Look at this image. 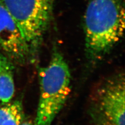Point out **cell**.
<instances>
[{
	"label": "cell",
	"mask_w": 125,
	"mask_h": 125,
	"mask_svg": "<svg viewBox=\"0 0 125 125\" xmlns=\"http://www.w3.org/2000/svg\"><path fill=\"white\" fill-rule=\"evenodd\" d=\"M0 49L11 62L21 65L32 62L37 56L2 0H0Z\"/></svg>",
	"instance_id": "obj_5"
},
{
	"label": "cell",
	"mask_w": 125,
	"mask_h": 125,
	"mask_svg": "<svg viewBox=\"0 0 125 125\" xmlns=\"http://www.w3.org/2000/svg\"><path fill=\"white\" fill-rule=\"evenodd\" d=\"M26 40L38 54L51 19L54 0H2Z\"/></svg>",
	"instance_id": "obj_3"
},
{
	"label": "cell",
	"mask_w": 125,
	"mask_h": 125,
	"mask_svg": "<svg viewBox=\"0 0 125 125\" xmlns=\"http://www.w3.org/2000/svg\"><path fill=\"white\" fill-rule=\"evenodd\" d=\"M125 78L113 77L102 85L96 92L94 110L103 125H125Z\"/></svg>",
	"instance_id": "obj_4"
},
{
	"label": "cell",
	"mask_w": 125,
	"mask_h": 125,
	"mask_svg": "<svg viewBox=\"0 0 125 125\" xmlns=\"http://www.w3.org/2000/svg\"><path fill=\"white\" fill-rule=\"evenodd\" d=\"M39 96L34 125H51L71 91V74L62 54L55 50L48 65L39 70Z\"/></svg>",
	"instance_id": "obj_2"
},
{
	"label": "cell",
	"mask_w": 125,
	"mask_h": 125,
	"mask_svg": "<svg viewBox=\"0 0 125 125\" xmlns=\"http://www.w3.org/2000/svg\"><path fill=\"white\" fill-rule=\"evenodd\" d=\"M124 0H88L84 16L85 45L93 59L104 56L123 36Z\"/></svg>",
	"instance_id": "obj_1"
},
{
	"label": "cell",
	"mask_w": 125,
	"mask_h": 125,
	"mask_svg": "<svg viewBox=\"0 0 125 125\" xmlns=\"http://www.w3.org/2000/svg\"><path fill=\"white\" fill-rule=\"evenodd\" d=\"M19 125H33V123L29 120L25 119L24 117Z\"/></svg>",
	"instance_id": "obj_8"
},
{
	"label": "cell",
	"mask_w": 125,
	"mask_h": 125,
	"mask_svg": "<svg viewBox=\"0 0 125 125\" xmlns=\"http://www.w3.org/2000/svg\"><path fill=\"white\" fill-rule=\"evenodd\" d=\"M15 93L14 66L5 55L0 53V105L9 103Z\"/></svg>",
	"instance_id": "obj_6"
},
{
	"label": "cell",
	"mask_w": 125,
	"mask_h": 125,
	"mask_svg": "<svg viewBox=\"0 0 125 125\" xmlns=\"http://www.w3.org/2000/svg\"><path fill=\"white\" fill-rule=\"evenodd\" d=\"M24 118L21 101L0 105V125H19Z\"/></svg>",
	"instance_id": "obj_7"
}]
</instances>
